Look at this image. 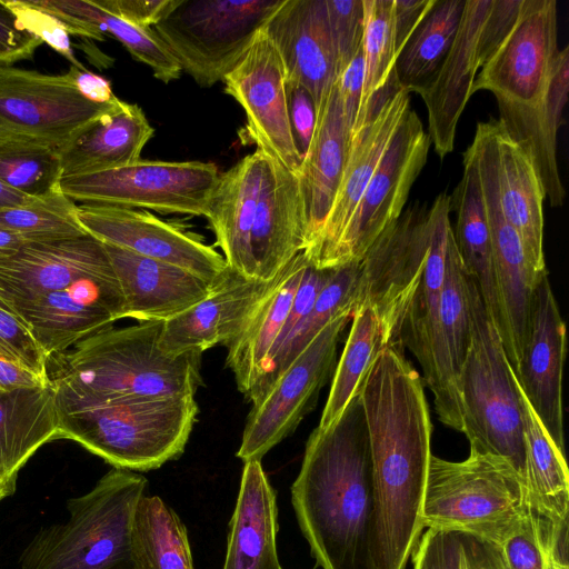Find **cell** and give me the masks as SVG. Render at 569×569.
<instances>
[{"label": "cell", "mask_w": 569, "mask_h": 569, "mask_svg": "<svg viewBox=\"0 0 569 569\" xmlns=\"http://www.w3.org/2000/svg\"><path fill=\"white\" fill-rule=\"evenodd\" d=\"M403 349L385 347L359 389L372 463V569H406L423 529L432 426L422 380Z\"/></svg>", "instance_id": "obj_1"}, {"label": "cell", "mask_w": 569, "mask_h": 569, "mask_svg": "<svg viewBox=\"0 0 569 569\" xmlns=\"http://www.w3.org/2000/svg\"><path fill=\"white\" fill-rule=\"evenodd\" d=\"M291 502L318 566L372 569V463L359 391L330 427L310 433Z\"/></svg>", "instance_id": "obj_2"}, {"label": "cell", "mask_w": 569, "mask_h": 569, "mask_svg": "<svg viewBox=\"0 0 569 569\" xmlns=\"http://www.w3.org/2000/svg\"><path fill=\"white\" fill-rule=\"evenodd\" d=\"M160 321L108 327L54 355L51 379L59 406L142 402L194 396L201 355L179 356L160 346Z\"/></svg>", "instance_id": "obj_3"}, {"label": "cell", "mask_w": 569, "mask_h": 569, "mask_svg": "<svg viewBox=\"0 0 569 569\" xmlns=\"http://www.w3.org/2000/svg\"><path fill=\"white\" fill-rule=\"evenodd\" d=\"M147 488L143 476L112 468L89 492L68 500L66 522L31 539L21 569H137L131 532Z\"/></svg>", "instance_id": "obj_4"}, {"label": "cell", "mask_w": 569, "mask_h": 569, "mask_svg": "<svg viewBox=\"0 0 569 569\" xmlns=\"http://www.w3.org/2000/svg\"><path fill=\"white\" fill-rule=\"evenodd\" d=\"M530 511L525 480L506 459L471 449L462 461L431 456L423 528L465 531L501 546Z\"/></svg>", "instance_id": "obj_5"}, {"label": "cell", "mask_w": 569, "mask_h": 569, "mask_svg": "<svg viewBox=\"0 0 569 569\" xmlns=\"http://www.w3.org/2000/svg\"><path fill=\"white\" fill-rule=\"evenodd\" d=\"M58 406V438L71 439L113 468L157 469L184 450L197 421L194 396L142 402Z\"/></svg>", "instance_id": "obj_6"}, {"label": "cell", "mask_w": 569, "mask_h": 569, "mask_svg": "<svg viewBox=\"0 0 569 569\" xmlns=\"http://www.w3.org/2000/svg\"><path fill=\"white\" fill-rule=\"evenodd\" d=\"M471 338L457 377L462 433L470 449L506 459L525 480L526 457L518 381L500 336L467 276ZM526 483V482H525Z\"/></svg>", "instance_id": "obj_7"}, {"label": "cell", "mask_w": 569, "mask_h": 569, "mask_svg": "<svg viewBox=\"0 0 569 569\" xmlns=\"http://www.w3.org/2000/svg\"><path fill=\"white\" fill-rule=\"evenodd\" d=\"M282 0H179L152 27L182 72L210 88L237 64Z\"/></svg>", "instance_id": "obj_8"}, {"label": "cell", "mask_w": 569, "mask_h": 569, "mask_svg": "<svg viewBox=\"0 0 569 569\" xmlns=\"http://www.w3.org/2000/svg\"><path fill=\"white\" fill-rule=\"evenodd\" d=\"M219 174L212 162L139 159L106 171L62 177L59 188L80 203L204 217Z\"/></svg>", "instance_id": "obj_9"}, {"label": "cell", "mask_w": 569, "mask_h": 569, "mask_svg": "<svg viewBox=\"0 0 569 569\" xmlns=\"http://www.w3.org/2000/svg\"><path fill=\"white\" fill-rule=\"evenodd\" d=\"M118 100H88L69 71L47 74L0 66V140L39 143L61 153Z\"/></svg>", "instance_id": "obj_10"}, {"label": "cell", "mask_w": 569, "mask_h": 569, "mask_svg": "<svg viewBox=\"0 0 569 569\" xmlns=\"http://www.w3.org/2000/svg\"><path fill=\"white\" fill-rule=\"evenodd\" d=\"M351 317L348 311L329 322L252 402L237 451L239 459L261 461L315 407L320 390L332 378L338 345Z\"/></svg>", "instance_id": "obj_11"}, {"label": "cell", "mask_w": 569, "mask_h": 569, "mask_svg": "<svg viewBox=\"0 0 569 569\" xmlns=\"http://www.w3.org/2000/svg\"><path fill=\"white\" fill-rule=\"evenodd\" d=\"M429 241V207L416 201L382 231L360 261L353 311L370 308L391 343H401V325L420 283Z\"/></svg>", "instance_id": "obj_12"}, {"label": "cell", "mask_w": 569, "mask_h": 569, "mask_svg": "<svg viewBox=\"0 0 569 569\" xmlns=\"http://www.w3.org/2000/svg\"><path fill=\"white\" fill-rule=\"evenodd\" d=\"M430 143L420 118L408 109L345 231L319 269L362 260L376 239L403 211L411 187L427 162Z\"/></svg>", "instance_id": "obj_13"}, {"label": "cell", "mask_w": 569, "mask_h": 569, "mask_svg": "<svg viewBox=\"0 0 569 569\" xmlns=\"http://www.w3.org/2000/svg\"><path fill=\"white\" fill-rule=\"evenodd\" d=\"M496 119L478 122L469 146L478 163L487 209L495 281L500 311L499 336L513 371L526 343L535 286L540 273L531 268L517 231L503 217L497 187Z\"/></svg>", "instance_id": "obj_14"}, {"label": "cell", "mask_w": 569, "mask_h": 569, "mask_svg": "<svg viewBox=\"0 0 569 569\" xmlns=\"http://www.w3.org/2000/svg\"><path fill=\"white\" fill-rule=\"evenodd\" d=\"M451 197L440 193L429 207L430 241L426 266L400 329V342L418 360L440 421L462 432V411L440 336V305L447 240L452 227Z\"/></svg>", "instance_id": "obj_15"}, {"label": "cell", "mask_w": 569, "mask_h": 569, "mask_svg": "<svg viewBox=\"0 0 569 569\" xmlns=\"http://www.w3.org/2000/svg\"><path fill=\"white\" fill-rule=\"evenodd\" d=\"M559 53L557 1L523 0L512 32L481 67L472 93L488 90L496 101L533 107L545 99Z\"/></svg>", "instance_id": "obj_16"}, {"label": "cell", "mask_w": 569, "mask_h": 569, "mask_svg": "<svg viewBox=\"0 0 569 569\" xmlns=\"http://www.w3.org/2000/svg\"><path fill=\"white\" fill-rule=\"evenodd\" d=\"M222 82L224 92L243 109L247 134L257 149L297 173L302 159L289 118L284 69L263 30Z\"/></svg>", "instance_id": "obj_17"}, {"label": "cell", "mask_w": 569, "mask_h": 569, "mask_svg": "<svg viewBox=\"0 0 569 569\" xmlns=\"http://www.w3.org/2000/svg\"><path fill=\"white\" fill-rule=\"evenodd\" d=\"M76 217L100 242L176 266L211 284L228 269L213 247L147 210L81 203Z\"/></svg>", "instance_id": "obj_18"}, {"label": "cell", "mask_w": 569, "mask_h": 569, "mask_svg": "<svg viewBox=\"0 0 569 569\" xmlns=\"http://www.w3.org/2000/svg\"><path fill=\"white\" fill-rule=\"evenodd\" d=\"M47 357L126 318L116 273L79 279L64 289L14 303Z\"/></svg>", "instance_id": "obj_19"}, {"label": "cell", "mask_w": 569, "mask_h": 569, "mask_svg": "<svg viewBox=\"0 0 569 569\" xmlns=\"http://www.w3.org/2000/svg\"><path fill=\"white\" fill-rule=\"evenodd\" d=\"M566 355V325L545 270L535 286L528 335L520 363L513 372L537 417L563 452L562 371Z\"/></svg>", "instance_id": "obj_20"}, {"label": "cell", "mask_w": 569, "mask_h": 569, "mask_svg": "<svg viewBox=\"0 0 569 569\" xmlns=\"http://www.w3.org/2000/svg\"><path fill=\"white\" fill-rule=\"evenodd\" d=\"M305 249L306 221L298 176L267 156L244 277L271 281Z\"/></svg>", "instance_id": "obj_21"}, {"label": "cell", "mask_w": 569, "mask_h": 569, "mask_svg": "<svg viewBox=\"0 0 569 569\" xmlns=\"http://www.w3.org/2000/svg\"><path fill=\"white\" fill-rule=\"evenodd\" d=\"M277 278L251 280L228 268L206 298L162 323L160 348L179 356L226 346L242 330Z\"/></svg>", "instance_id": "obj_22"}, {"label": "cell", "mask_w": 569, "mask_h": 569, "mask_svg": "<svg viewBox=\"0 0 569 569\" xmlns=\"http://www.w3.org/2000/svg\"><path fill=\"white\" fill-rule=\"evenodd\" d=\"M262 30L280 56L286 82L306 88L318 109L337 79L325 0H282Z\"/></svg>", "instance_id": "obj_23"}, {"label": "cell", "mask_w": 569, "mask_h": 569, "mask_svg": "<svg viewBox=\"0 0 569 569\" xmlns=\"http://www.w3.org/2000/svg\"><path fill=\"white\" fill-rule=\"evenodd\" d=\"M113 272L103 243L86 234L27 243L13 256L0 259V288L14 306L64 289L79 279Z\"/></svg>", "instance_id": "obj_24"}, {"label": "cell", "mask_w": 569, "mask_h": 569, "mask_svg": "<svg viewBox=\"0 0 569 569\" xmlns=\"http://www.w3.org/2000/svg\"><path fill=\"white\" fill-rule=\"evenodd\" d=\"M410 109L409 92L399 89L376 117L355 132L349 142L341 179L330 210L315 241L302 251L320 268L345 231L395 130Z\"/></svg>", "instance_id": "obj_25"}, {"label": "cell", "mask_w": 569, "mask_h": 569, "mask_svg": "<svg viewBox=\"0 0 569 569\" xmlns=\"http://www.w3.org/2000/svg\"><path fill=\"white\" fill-rule=\"evenodd\" d=\"M490 3L491 0H466L450 50L418 92L428 111V134L440 159L453 150L459 118L472 94L480 69L478 37Z\"/></svg>", "instance_id": "obj_26"}, {"label": "cell", "mask_w": 569, "mask_h": 569, "mask_svg": "<svg viewBox=\"0 0 569 569\" xmlns=\"http://www.w3.org/2000/svg\"><path fill=\"white\" fill-rule=\"evenodd\" d=\"M103 247L120 284L126 318L166 322L206 298L213 286L176 266Z\"/></svg>", "instance_id": "obj_27"}, {"label": "cell", "mask_w": 569, "mask_h": 569, "mask_svg": "<svg viewBox=\"0 0 569 569\" xmlns=\"http://www.w3.org/2000/svg\"><path fill=\"white\" fill-rule=\"evenodd\" d=\"M569 92V46L559 49L550 83L541 103L519 107L497 101L499 122L507 134L528 154L546 198L561 207L566 198L557 162V136L563 124Z\"/></svg>", "instance_id": "obj_28"}, {"label": "cell", "mask_w": 569, "mask_h": 569, "mask_svg": "<svg viewBox=\"0 0 569 569\" xmlns=\"http://www.w3.org/2000/svg\"><path fill=\"white\" fill-rule=\"evenodd\" d=\"M349 142L350 130L335 81L317 109L312 138L297 171L305 209L306 249L315 241L330 210Z\"/></svg>", "instance_id": "obj_29"}, {"label": "cell", "mask_w": 569, "mask_h": 569, "mask_svg": "<svg viewBox=\"0 0 569 569\" xmlns=\"http://www.w3.org/2000/svg\"><path fill=\"white\" fill-rule=\"evenodd\" d=\"M222 569H282L276 491L260 460L243 462Z\"/></svg>", "instance_id": "obj_30"}, {"label": "cell", "mask_w": 569, "mask_h": 569, "mask_svg": "<svg viewBox=\"0 0 569 569\" xmlns=\"http://www.w3.org/2000/svg\"><path fill=\"white\" fill-rule=\"evenodd\" d=\"M267 156L259 149L219 174L204 217L227 267L244 277Z\"/></svg>", "instance_id": "obj_31"}, {"label": "cell", "mask_w": 569, "mask_h": 569, "mask_svg": "<svg viewBox=\"0 0 569 569\" xmlns=\"http://www.w3.org/2000/svg\"><path fill=\"white\" fill-rule=\"evenodd\" d=\"M497 187L503 217L519 234L536 273L546 268L543 201L546 194L528 154L495 123Z\"/></svg>", "instance_id": "obj_32"}, {"label": "cell", "mask_w": 569, "mask_h": 569, "mask_svg": "<svg viewBox=\"0 0 569 569\" xmlns=\"http://www.w3.org/2000/svg\"><path fill=\"white\" fill-rule=\"evenodd\" d=\"M144 112L136 103L118 100L99 120L60 153L62 177L81 176L138 161L153 137Z\"/></svg>", "instance_id": "obj_33"}, {"label": "cell", "mask_w": 569, "mask_h": 569, "mask_svg": "<svg viewBox=\"0 0 569 569\" xmlns=\"http://www.w3.org/2000/svg\"><path fill=\"white\" fill-rule=\"evenodd\" d=\"M307 263L302 251L293 257L279 272L276 283L242 330L224 346L228 350L226 363L238 390L246 397L256 386L283 329Z\"/></svg>", "instance_id": "obj_34"}, {"label": "cell", "mask_w": 569, "mask_h": 569, "mask_svg": "<svg viewBox=\"0 0 569 569\" xmlns=\"http://www.w3.org/2000/svg\"><path fill=\"white\" fill-rule=\"evenodd\" d=\"M451 197L457 212L455 241L465 270L479 290L488 318L499 333L500 311L495 281L491 238L477 158L469 147L463 153V173Z\"/></svg>", "instance_id": "obj_35"}, {"label": "cell", "mask_w": 569, "mask_h": 569, "mask_svg": "<svg viewBox=\"0 0 569 569\" xmlns=\"http://www.w3.org/2000/svg\"><path fill=\"white\" fill-rule=\"evenodd\" d=\"M54 16L70 36L103 40L116 38L139 62L148 66L158 80H178L182 70L152 28L131 24L98 4L97 0H33Z\"/></svg>", "instance_id": "obj_36"}, {"label": "cell", "mask_w": 569, "mask_h": 569, "mask_svg": "<svg viewBox=\"0 0 569 569\" xmlns=\"http://www.w3.org/2000/svg\"><path fill=\"white\" fill-rule=\"evenodd\" d=\"M59 435L57 391L38 389L0 391V473L17 480L19 470L46 442Z\"/></svg>", "instance_id": "obj_37"}, {"label": "cell", "mask_w": 569, "mask_h": 569, "mask_svg": "<svg viewBox=\"0 0 569 569\" xmlns=\"http://www.w3.org/2000/svg\"><path fill=\"white\" fill-rule=\"evenodd\" d=\"M525 442V482L531 508L555 528L568 526L569 475L561 451L523 395L519 383Z\"/></svg>", "instance_id": "obj_38"}, {"label": "cell", "mask_w": 569, "mask_h": 569, "mask_svg": "<svg viewBox=\"0 0 569 569\" xmlns=\"http://www.w3.org/2000/svg\"><path fill=\"white\" fill-rule=\"evenodd\" d=\"M359 271L360 262L332 269L311 310L287 341L266 360L256 386L247 397L251 402L271 386L329 322L345 312H353Z\"/></svg>", "instance_id": "obj_39"}, {"label": "cell", "mask_w": 569, "mask_h": 569, "mask_svg": "<svg viewBox=\"0 0 569 569\" xmlns=\"http://www.w3.org/2000/svg\"><path fill=\"white\" fill-rule=\"evenodd\" d=\"M466 0H436L395 61L400 89L419 92L433 77L456 38Z\"/></svg>", "instance_id": "obj_40"}, {"label": "cell", "mask_w": 569, "mask_h": 569, "mask_svg": "<svg viewBox=\"0 0 569 569\" xmlns=\"http://www.w3.org/2000/svg\"><path fill=\"white\" fill-rule=\"evenodd\" d=\"M363 10L365 81L351 136L376 117L388 98L400 89L395 76L392 0H363Z\"/></svg>", "instance_id": "obj_41"}, {"label": "cell", "mask_w": 569, "mask_h": 569, "mask_svg": "<svg viewBox=\"0 0 569 569\" xmlns=\"http://www.w3.org/2000/svg\"><path fill=\"white\" fill-rule=\"evenodd\" d=\"M131 540L137 569H194L187 529L158 496L140 499Z\"/></svg>", "instance_id": "obj_42"}, {"label": "cell", "mask_w": 569, "mask_h": 569, "mask_svg": "<svg viewBox=\"0 0 569 569\" xmlns=\"http://www.w3.org/2000/svg\"><path fill=\"white\" fill-rule=\"evenodd\" d=\"M350 330L337 360L327 402L317 426L330 427L358 393L360 386L377 356L391 342L376 313L370 308L352 312Z\"/></svg>", "instance_id": "obj_43"}, {"label": "cell", "mask_w": 569, "mask_h": 569, "mask_svg": "<svg viewBox=\"0 0 569 569\" xmlns=\"http://www.w3.org/2000/svg\"><path fill=\"white\" fill-rule=\"evenodd\" d=\"M467 276L457 249L452 229L447 240L445 277L440 305V336L456 390L457 377L467 355L471 338V316Z\"/></svg>", "instance_id": "obj_44"}, {"label": "cell", "mask_w": 569, "mask_h": 569, "mask_svg": "<svg viewBox=\"0 0 569 569\" xmlns=\"http://www.w3.org/2000/svg\"><path fill=\"white\" fill-rule=\"evenodd\" d=\"M412 553L413 569H507L500 546L458 530L428 528Z\"/></svg>", "instance_id": "obj_45"}, {"label": "cell", "mask_w": 569, "mask_h": 569, "mask_svg": "<svg viewBox=\"0 0 569 569\" xmlns=\"http://www.w3.org/2000/svg\"><path fill=\"white\" fill-rule=\"evenodd\" d=\"M77 204L58 188L32 202L0 210V227L27 243L52 242L88 234L76 217Z\"/></svg>", "instance_id": "obj_46"}, {"label": "cell", "mask_w": 569, "mask_h": 569, "mask_svg": "<svg viewBox=\"0 0 569 569\" xmlns=\"http://www.w3.org/2000/svg\"><path fill=\"white\" fill-rule=\"evenodd\" d=\"M62 178L60 153L48 146L0 140V180L30 197L57 190Z\"/></svg>", "instance_id": "obj_47"}, {"label": "cell", "mask_w": 569, "mask_h": 569, "mask_svg": "<svg viewBox=\"0 0 569 569\" xmlns=\"http://www.w3.org/2000/svg\"><path fill=\"white\" fill-rule=\"evenodd\" d=\"M568 546V526L555 528L532 508L519 530L500 546L507 569H548L555 548Z\"/></svg>", "instance_id": "obj_48"}, {"label": "cell", "mask_w": 569, "mask_h": 569, "mask_svg": "<svg viewBox=\"0 0 569 569\" xmlns=\"http://www.w3.org/2000/svg\"><path fill=\"white\" fill-rule=\"evenodd\" d=\"M325 4L338 77L362 43L363 0H325Z\"/></svg>", "instance_id": "obj_49"}, {"label": "cell", "mask_w": 569, "mask_h": 569, "mask_svg": "<svg viewBox=\"0 0 569 569\" xmlns=\"http://www.w3.org/2000/svg\"><path fill=\"white\" fill-rule=\"evenodd\" d=\"M0 358L17 361L41 376L49 377V358L33 337L28 323L1 307Z\"/></svg>", "instance_id": "obj_50"}, {"label": "cell", "mask_w": 569, "mask_h": 569, "mask_svg": "<svg viewBox=\"0 0 569 569\" xmlns=\"http://www.w3.org/2000/svg\"><path fill=\"white\" fill-rule=\"evenodd\" d=\"M2 2L27 31L63 56L71 66L84 68L73 53L70 34L54 16L38 7L33 0H2Z\"/></svg>", "instance_id": "obj_51"}, {"label": "cell", "mask_w": 569, "mask_h": 569, "mask_svg": "<svg viewBox=\"0 0 569 569\" xmlns=\"http://www.w3.org/2000/svg\"><path fill=\"white\" fill-rule=\"evenodd\" d=\"M523 0H491L477 44L480 69L512 32L519 19Z\"/></svg>", "instance_id": "obj_52"}, {"label": "cell", "mask_w": 569, "mask_h": 569, "mask_svg": "<svg viewBox=\"0 0 569 569\" xmlns=\"http://www.w3.org/2000/svg\"><path fill=\"white\" fill-rule=\"evenodd\" d=\"M43 42L27 31L0 0V66L30 60Z\"/></svg>", "instance_id": "obj_53"}, {"label": "cell", "mask_w": 569, "mask_h": 569, "mask_svg": "<svg viewBox=\"0 0 569 569\" xmlns=\"http://www.w3.org/2000/svg\"><path fill=\"white\" fill-rule=\"evenodd\" d=\"M289 118L296 146L301 159L307 153L317 120L312 96L302 86L286 82Z\"/></svg>", "instance_id": "obj_54"}, {"label": "cell", "mask_w": 569, "mask_h": 569, "mask_svg": "<svg viewBox=\"0 0 569 569\" xmlns=\"http://www.w3.org/2000/svg\"><path fill=\"white\" fill-rule=\"evenodd\" d=\"M97 2L131 24L152 28L172 11L179 0H97Z\"/></svg>", "instance_id": "obj_55"}, {"label": "cell", "mask_w": 569, "mask_h": 569, "mask_svg": "<svg viewBox=\"0 0 569 569\" xmlns=\"http://www.w3.org/2000/svg\"><path fill=\"white\" fill-rule=\"evenodd\" d=\"M341 109L350 137L361 103L365 81V57L362 43L355 57L336 79Z\"/></svg>", "instance_id": "obj_56"}, {"label": "cell", "mask_w": 569, "mask_h": 569, "mask_svg": "<svg viewBox=\"0 0 569 569\" xmlns=\"http://www.w3.org/2000/svg\"><path fill=\"white\" fill-rule=\"evenodd\" d=\"M436 0H392V30L396 58Z\"/></svg>", "instance_id": "obj_57"}, {"label": "cell", "mask_w": 569, "mask_h": 569, "mask_svg": "<svg viewBox=\"0 0 569 569\" xmlns=\"http://www.w3.org/2000/svg\"><path fill=\"white\" fill-rule=\"evenodd\" d=\"M50 385V377L41 376L17 361L0 358V391L38 389Z\"/></svg>", "instance_id": "obj_58"}, {"label": "cell", "mask_w": 569, "mask_h": 569, "mask_svg": "<svg viewBox=\"0 0 569 569\" xmlns=\"http://www.w3.org/2000/svg\"><path fill=\"white\" fill-rule=\"evenodd\" d=\"M71 73L79 92L88 100L99 103H113L118 98L112 91L110 81L106 78L88 71L86 68L80 69L70 66Z\"/></svg>", "instance_id": "obj_59"}, {"label": "cell", "mask_w": 569, "mask_h": 569, "mask_svg": "<svg viewBox=\"0 0 569 569\" xmlns=\"http://www.w3.org/2000/svg\"><path fill=\"white\" fill-rule=\"evenodd\" d=\"M36 198L17 191L0 180V210L28 204Z\"/></svg>", "instance_id": "obj_60"}, {"label": "cell", "mask_w": 569, "mask_h": 569, "mask_svg": "<svg viewBox=\"0 0 569 569\" xmlns=\"http://www.w3.org/2000/svg\"><path fill=\"white\" fill-rule=\"evenodd\" d=\"M24 244L27 242L22 237L0 227V259L13 256Z\"/></svg>", "instance_id": "obj_61"}, {"label": "cell", "mask_w": 569, "mask_h": 569, "mask_svg": "<svg viewBox=\"0 0 569 569\" xmlns=\"http://www.w3.org/2000/svg\"><path fill=\"white\" fill-rule=\"evenodd\" d=\"M17 480L9 479L0 473V501L14 492Z\"/></svg>", "instance_id": "obj_62"}, {"label": "cell", "mask_w": 569, "mask_h": 569, "mask_svg": "<svg viewBox=\"0 0 569 569\" xmlns=\"http://www.w3.org/2000/svg\"><path fill=\"white\" fill-rule=\"evenodd\" d=\"M0 307L12 312L13 315L22 318L17 309L14 308L13 303L7 298V296L4 295V292L2 291V289L0 288Z\"/></svg>", "instance_id": "obj_63"}]
</instances>
